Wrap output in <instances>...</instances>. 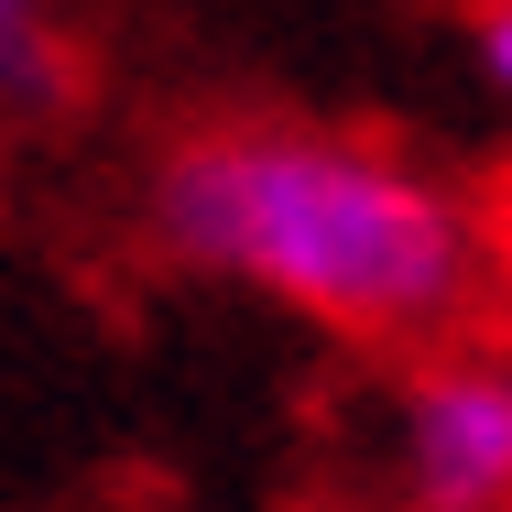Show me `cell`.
<instances>
[{
    "label": "cell",
    "mask_w": 512,
    "mask_h": 512,
    "mask_svg": "<svg viewBox=\"0 0 512 512\" xmlns=\"http://www.w3.org/2000/svg\"><path fill=\"white\" fill-rule=\"evenodd\" d=\"M164 240L360 338H425L480 295V218L382 142L207 131L164 164Z\"/></svg>",
    "instance_id": "1"
},
{
    "label": "cell",
    "mask_w": 512,
    "mask_h": 512,
    "mask_svg": "<svg viewBox=\"0 0 512 512\" xmlns=\"http://www.w3.org/2000/svg\"><path fill=\"white\" fill-rule=\"evenodd\" d=\"M66 88L55 66V11L44 0H0V109H44Z\"/></svg>",
    "instance_id": "3"
},
{
    "label": "cell",
    "mask_w": 512,
    "mask_h": 512,
    "mask_svg": "<svg viewBox=\"0 0 512 512\" xmlns=\"http://www.w3.org/2000/svg\"><path fill=\"white\" fill-rule=\"evenodd\" d=\"M404 480L425 512H512V371H425L414 382Z\"/></svg>",
    "instance_id": "2"
},
{
    "label": "cell",
    "mask_w": 512,
    "mask_h": 512,
    "mask_svg": "<svg viewBox=\"0 0 512 512\" xmlns=\"http://www.w3.org/2000/svg\"><path fill=\"white\" fill-rule=\"evenodd\" d=\"M480 66H491V88H512V0L480 11Z\"/></svg>",
    "instance_id": "4"
}]
</instances>
